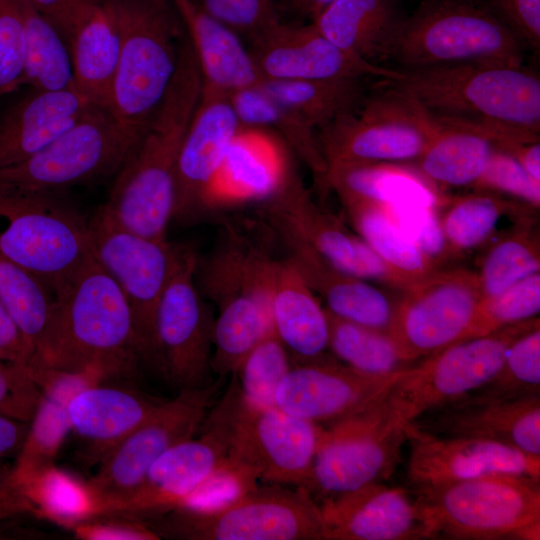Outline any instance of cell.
<instances>
[{
  "label": "cell",
  "mask_w": 540,
  "mask_h": 540,
  "mask_svg": "<svg viewBox=\"0 0 540 540\" xmlns=\"http://www.w3.org/2000/svg\"><path fill=\"white\" fill-rule=\"evenodd\" d=\"M326 311L329 349L343 364L371 375L395 373L416 365L403 357L389 332L348 321Z\"/></svg>",
  "instance_id": "cell-43"
},
{
  "label": "cell",
  "mask_w": 540,
  "mask_h": 540,
  "mask_svg": "<svg viewBox=\"0 0 540 540\" xmlns=\"http://www.w3.org/2000/svg\"><path fill=\"white\" fill-rule=\"evenodd\" d=\"M161 530L193 540H326L317 502L302 487L279 484L176 508Z\"/></svg>",
  "instance_id": "cell-7"
},
{
  "label": "cell",
  "mask_w": 540,
  "mask_h": 540,
  "mask_svg": "<svg viewBox=\"0 0 540 540\" xmlns=\"http://www.w3.org/2000/svg\"><path fill=\"white\" fill-rule=\"evenodd\" d=\"M268 294L274 334L289 354L297 361L325 356L329 348L327 311L286 258L274 259Z\"/></svg>",
  "instance_id": "cell-30"
},
{
  "label": "cell",
  "mask_w": 540,
  "mask_h": 540,
  "mask_svg": "<svg viewBox=\"0 0 540 540\" xmlns=\"http://www.w3.org/2000/svg\"><path fill=\"white\" fill-rule=\"evenodd\" d=\"M405 17L400 0H334L311 22L338 47L378 64L391 59Z\"/></svg>",
  "instance_id": "cell-32"
},
{
  "label": "cell",
  "mask_w": 540,
  "mask_h": 540,
  "mask_svg": "<svg viewBox=\"0 0 540 540\" xmlns=\"http://www.w3.org/2000/svg\"><path fill=\"white\" fill-rule=\"evenodd\" d=\"M539 272V231L534 217L513 224L499 236L488 248L476 273L483 297H490Z\"/></svg>",
  "instance_id": "cell-42"
},
{
  "label": "cell",
  "mask_w": 540,
  "mask_h": 540,
  "mask_svg": "<svg viewBox=\"0 0 540 540\" xmlns=\"http://www.w3.org/2000/svg\"><path fill=\"white\" fill-rule=\"evenodd\" d=\"M74 88L92 103L106 107L120 58L117 26L103 3H91L68 40Z\"/></svg>",
  "instance_id": "cell-33"
},
{
  "label": "cell",
  "mask_w": 540,
  "mask_h": 540,
  "mask_svg": "<svg viewBox=\"0 0 540 540\" xmlns=\"http://www.w3.org/2000/svg\"><path fill=\"white\" fill-rule=\"evenodd\" d=\"M199 7L240 38L254 42L280 22L274 0H195Z\"/></svg>",
  "instance_id": "cell-48"
},
{
  "label": "cell",
  "mask_w": 540,
  "mask_h": 540,
  "mask_svg": "<svg viewBox=\"0 0 540 540\" xmlns=\"http://www.w3.org/2000/svg\"><path fill=\"white\" fill-rule=\"evenodd\" d=\"M18 5L24 27L22 83L42 91L74 87L65 38L28 0H18Z\"/></svg>",
  "instance_id": "cell-39"
},
{
  "label": "cell",
  "mask_w": 540,
  "mask_h": 540,
  "mask_svg": "<svg viewBox=\"0 0 540 540\" xmlns=\"http://www.w3.org/2000/svg\"><path fill=\"white\" fill-rule=\"evenodd\" d=\"M0 254L56 297L92 254L88 220L55 193L0 191Z\"/></svg>",
  "instance_id": "cell-8"
},
{
  "label": "cell",
  "mask_w": 540,
  "mask_h": 540,
  "mask_svg": "<svg viewBox=\"0 0 540 540\" xmlns=\"http://www.w3.org/2000/svg\"><path fill=\"white\" fill-rule=\"evenodd\" d=\"M415 491L438 538L540 539V480L498 473Z\"/></svg>",
  "instance_id": "cell-9"
},
{
  "label": "cell",
  "mask_w": 540,
  "mask_h": 540,
  "mask_svg": "<svg viewBox=\"0 0 540 540\" xmlns=\"http://www.w3.org/2000/svg\"><path fill=\"white\" fill-rule=\"evenodd\" d=\"M91 253L131 308L143 361L155 365V317L173 271L178 245L120 226L100 206L88 220Z\"/></svg>",
  "instance_id": "cell-15"
},
{
  "label": "cell",
  "mask_w": 540,
  "mask_h": 540,
  "mask_svg": "<svg viewBox=\"0 0 540 540\" xmlns=\"http://www.w3.org/2000/svg\"><path fill=\"white\" fill-rule=\"evenodd\" d=\"M39 494L44 506L61 517H77L92 506L88 491L59 471H49L42 476Z\"/></svg>",
  "instance_id": "cell-52"
},
{
  "label": "cell",
  "mask_w": 540,
  "mask_h": 540,
  "mask_svg": "<svg viewBox=\"0 0 540 540\" xmlns=\"http://www.w3.org/2000/svg\"><path fill=\"white\" fill-rule=\"evenodd\" d=\"M471 394L486 400L540 395V326L517 338L497 373Z\"/></svg>",
  "instance_id": "cell-44"
},
{
  "label": "cell",
  "mask_w": 540,
  "mask_h": 540,
  "mask_svg": "<svg viewBox=\"0 0 540 540\" xmlns=\"http://www.w3.org/2000/svg\"><path fill=\"white\" fill-rule=\"evenodd\" d=\"M410 454L407 476L414 490L437 488L489 474L540 480V456L482 438L442 436L405 423Z\"/></svg>",
  "instance_id": "cell-21"
},
{
  "label": "cell",
  "mask_w": 540,
  "mask_h": 540,
  "mask_svg": "<svg viewBox=\"0 0 540 540\" xmlns=\"http://www.w3.org/2000/svg\"><path fill=\"white\" fill-rule=\"evenodd\" d=\"M42 398L28 368L0 363V414L30 422Z\"/></svg>",
  "instance_id": "cell-51"
},
{
  "label": "cell",
  "mask_w": 540,
  "mask_h": 540,
  "mask_svg": "<svg viewBox=\"0 0 540 540\" xmlns=\"http://www.w3.org/2000/svg\"><path fill=\"white\" fill-rule=\"evenodd\" d=\"M334 0H284L294 14L309 18L313 21Z\"/></svg>",
  "instance_id": "cell-58"
},
{
  "label": "cell",
  "mask_w": 540,
  "mask_h": 540,
  "mask_svg": "<svg viewBox=\"0 0 540 540\" xmlns=\"http://www.w3.org/2000/svg\"><path fill=\"white\" fill-rule=\"evenodd\" d=\"M525 43L540 46V0H480Z\"/></svg>",
  "instance_id": "cell-53"
},
{
  "label": "cell",
  "mask_w": 540,
  "mask_h": 540,
  "mask_svg": "<svg viewBox=\"0 0 540 540\" xmlns=\"http://www.w3.org/2000/svg\"><path fill=\"white\" fill-rule=\"evenodd\" d=\"M287 148L272 131L242 124L208 188L205 210L271 197L293 170Z\"/></svg>",
  "instance_id": "cell-26"
},
{
  "label": "cell",
  "mask_w": 540,
  "mask_h": 540,
  "mask_svg": "<svg viewBox=\"0 0 540 540\" xmlns=\"http://www.w3.org/2000/svg\"><path fill=\"white\" fill-rule=\"evenodd\" d=\"M406 440L405 422L385 396L365 410L324 427L302 488L319 503L384 482L394 473Z\"/></svg>",
  "instance_id": "cell-10"
},
{
  "label": "cell",
  "mask_w": 540,
  "mask_h": 540,
  "mask_svg": "<svg viewBox=\"0 0 540 540\" xmlns=\"http://www.w3.org/2000/svg\"><path fill=\"white\" fill-rule=\"evenodd\" d=\"M201 89V70L185 35L166 95L117 171L102 205L125 229L149 239L167 240L175 210L178 158Z\"/></svg>",
  "instance_id": "cell-1"
},
{
  "label": "cell",
  "mask_w": 540,
  "mask_h": 540,
  "mask_svg": "<svg viewBox=\"0 0 540 540\" xmlns=\"http://www.w3.org/2000/svg\"><path fill=\"white\" fill-rule=\"evenodd\" d=\"M341 200H367L385 205L416 203L440 209L448 199L424 177L392 163H370L330 169L326 192Z\"/></svg>",
  "instance_id": "cell-35"
},
{
  "label": "cell",
  "mask_w": 540,
  "mask_h": 540,
  "mask_svg": "<svg viewBox=\"0 0 540 540\" xmlns=\"http://www.w3.org/2000/svg\"><path fill=\"white\" fill-rule=\"evenodd\" d=\"M199 437L179 442L147 470L126 507L153 512L176 509L201 496L215 484L237 486L227 469V439L221 417L213 409Z\"/></svg>",
  "instance_id": "cell-20"
},
{
  "label": "cell",
  "mask_w": 540,
  "mask_h": 540,
  "mask_svg": "<svg viewBox=\"0 0 540 540\" xmlns=\"http://www.w3.org/2000/svg\"><path fill=\"white\" fill-rule=\"evenodd\" d=\"M525 48L480 0H425L405 17L391 59L403 69L467 62L522 66Z\"/></svg>",
  "instance_id": "cell-6"
},
{
  "label": "cell",
  "mask_w": 540,
  "mask_h": 540,
  "mask_svg": "<svg viewBox=\"0 0 540 540\" xmlns=\"http://www.w3.org/2000/svg\"><path fill=\"white\" fill-rule=\"evenodd\" d=\"M341 203L358 236L390 266L415 280L440 269L413 244L384 204L367 200Z\"/></svg>",
  "instance_id": "cell-40"
},
{
  "label": "cell",
  "mask_w": 540,
  "mask_h": 540,
  "mask_svg": "<svg viewBox=\"0 0 540 540\" xmlns=\"http://www.w3.org/2000/svg\"><path fill=\"white\" fill-rule=\"evenodd\" d=\"M139 138L94 106L43 149L0 169V191L55 193L116 174Z\"/></svg>",
  "instance_id": "cell-11"
},
{
  "label": "cell",
  "mask_w": 540,
  "mask_h": 540,
  "mask_svg": "<svg viewBox=\"0 0 540 540\" xmlns=\"http://www.w3.org/2000/svg\"><path fill=\"white\" fill-rule=\"evenodd\" d=\"M408 369L371 375L325 356L297 361L277 387L275 406L325 427L387 396Z\"/></svg>",
  "instance_id": "cell-19"
},
{
  "label": "cell",
  "mask_w": 540,
  "mask_h": 540,
  "mask_svg": "<svg viewBox=\"0 0 540 540\" xmlns=\"http://www.w3.org/2000/svg\"><path fill=\"white\" fill-rule=\"evenodd\" d=\"M439 128L436 115L394 87L369 96L356 114L317 130L327 171L334 168L417 160Z\"/></svg>",
  "instance_id": "cell-12"
},
{
  "label": "cell",
  "mask_w": 540,
  "mask_h": 540,
  "mask_svg": "<svg viewBox=\"0 0 540 540\" xmlns=\"http://www.w3.org/2000/svg\"><path fill=\"white\" fill-rule=\"evenodd\" d=\"M230 100L243 125L275 133L311 171L318 190L326 193L327 165L312 126L257 85L231 93Z\"/></svg>",
  "instance_id": "cell-36"
},
{
  "label": "cell",
  "mask_w": 540,
  "mask_h": 540,
  "mask_svg": "<svg viewBox=\"0 0 540 540\" xmlns=\"http://www.w3.org/2000/svg\"><path fill=\"white\" fill-rule=\"evenodd\" d=\"M31 359L22 333L0 301V362L28 368Z\"/></svg>",
  "instance_id": "cell-54"
},
{
  "label": "cell",
  "mask_w": 540,
  "mask_h": 540,
  "mask_svg": "<svg viewBox=\"0 0 540 540\" xmlns=\"http://www.w3.org/2000/svg\"><path fill=\"white\" fill-rule=\"evenodd\" d=\"M540 311V272L478 303L463 340L535 318ZM462 340V341H463Z\"/></svg>",
  "instance_id": "cell-45"
},
{
  "label": "cell",
  "mask_w": 540,
  "mask_h": 540,
  "mask_svg": "<svg viewBox=\"0 0 540 540\" xmlns=\"http://www.w3.org/2000/svg\"><path fill=\"white\" fill-rule=\"evenodd\" d=\"M286 250V259L310 289L337 317L389 332L395 302L367 280L324 258L291 231L272 226Z\"/></svg>",
  "instance_id": "cell-27"
},
{
  "label": "cell",
  "mask_w": 540,
  "mask_h": 540,
  "mask_svg": "<svg viewBox=\"0 0 540 540\" xmlns=\"http://www.w3.org/2000/svg\"><path fill=\"white\" fill-rule=\"evenodd\" d=\"M289 356L274 333L255 346L234 374L243 399L256 406H275L277 387L292 366Z\"/></svg>",
  "instance_id": "cell-46"
},
{
  "label": "cell",
  "mask_w": 540,
  "mask_h": 540,
  "mask_svg": "<svg viewBox=\"0 0 540 540\" xmlns=\"http://www.w3.org/2000/svg\"><path fill=\"white\" fill-rule=\"evenodd\" d=\"M385 206L401 230L438 268L457 257L443 233L438 208L416 203Z\"/></svg>",
  "instance_id": "cell-47"
},
{
  "label": "cell",
  "mask_w": 540,
  "mask_h": 540,
  "mask_svg": "<svg viewBox=\"0 0 540 540\" xmlns=\"http://www.w3.org/2000/svg\"><path fill=\"white\" fill-rule=\"evenodd\" d=\"M24 27L18 0H0V94L22 83Z\"/></svg>",
  "instance_id": "cell-50"
},
{
  "label": "cell",
  "mask_w": 540,
  "mask_h": 540,
  "mask_svg": "<svg viewBox=\"0 0 540 540\" xmlns=\"http://www.w3.org/2000/svg\"><path fill=\"white\" fill-rule=\"evenodd\" d=\"M195 52L202 83L228 94L260 80L248 49L232 30L202 10L195 0H172Z\"/></svg>",
  "instance_id": "cell-31"
},
{
  "label": "cell",
  "mask_w": 540,
  "mask_h": 540,
  "mask_svg": "<svg viewBox=\"0 0 540 540\" xmlns=\"http://www.w3.org/2000/svg\"><path fill=\"white\" fill-rule=\"evenodd\" d=\"M119 32L120 58L106 108L141 136L175 74L185 30L172 0H103Z\"/></svg>",
  "instance_id": "cell-3"
},
{
  "label": "cell",
  "mask_w": 540,
  "mask_h": 540,
  "mask_svg": "<svg viewBox=\"0 0 540 540\" xmlns=\"http://www.w3.org/2000/svg\"><path fill=\"white\" fill-rule=\"evenodd\" d=\"M436 117L439 128L416 160L419 171L443 187H473L496 149L493 141L470 120Z\"/></svg>",
  "instance_id": "cell-34"
},
{
  "label": "cell",
  "mask_w": 540,
  "mask_h": 540,
  "mask_svg": "<svg viewBox=\"0 0 540 540\" xmlns=\"http://www.w3.org/2000/svg\"><path fill=\"white\" fill-rule=\"evenodd\" d=\"M536 208L502 195L477 190L447 199L439 209V217L447 243L456 256L487 243L496 234L502 218L535 216Z\"/></svg>",
  "instance_id": "cell-38"
},
{
  "label": "cell",
  "mask_w": 540,
  "mask_h": 540,
  "mask_svg": "<svg viewBox=\"0 0 540 540\" xmlns=\"http://www.w3.org/2000/svg\"><path fill=\"white\" fill-rule=\"evenodd\" d=\"M215 407L227 439V469L243 487L266 484L302 487L311 470L324 426L276 406L253 405L240 394L236 376Z\"/></svg>",
  "instance_id": "cell-5"
},
{
  "label": "cell",
  "mask_w": 540,
  "mask_h": 540,
  "mask_svg": "<svg viewBox=\"0 0 540 540\" xmlns=\"http://www.w3.org/2000/svg\"><path fill=\"white\" fill-rule=\"evenodd\" d=\"M94 106L74 87L33 89L0 116V169L43 149Z\"/></svg>",
  "instance_id": "cell-28"
},
{
  "label": "cell",
  "mask_w": 540,
  "mask_h": 540,
  "mask_svg": "<svg viewBox=\"0 0 540 540\" xmlns=\"http://www.w3.org/2000/svg\"><path fill=\"white\" fill-rule=\"evenodd\" d=\"M249 52L261 80L382 77L395 82L403 74L343 50L312 22L280 21L252 42Z\"/></svg>",
  "instance_id": "cell-23"
},
{
  "label": "cell",
  "mask_w": 540,
  "mask_h": 540,
  "mask_svg": "<svg viewBox=\"0 0 540 540\" xmlns=\"http://www.w3.org/2000/svg\"><path fill=\"white\" fill-rule=\"evenodd\" d=\"M389 333L412 364L460 342L483 294L476 272L440 268L402 291Z\"/></svg>",
  "instance_id": "cell-17"
},
{
  "label": "cell",
  "mask_w": 540,
  "mask_h": 540,
  "mask_svg": "<svg viewBox=\"0 0 540 540\" xmlns=\"http://www.w3.org/2000/svg\"><path fill=\"white\" fill-rule=\"evenodd\" d=\"M79 1H80L81 3H83V4H90V3H93V2H95V1H97V0H79Z\"/></svg>",
  "instance_id": "cell-59"
},
{
  "label": "cell",
  "mask_w": 540,
  "mask_h": 540,
  "mask_svg": "<svg viewBox=\"0 0 540 540\" xmlns=\"http://www.w3.org/2000/svg\"><path fill=\"white\" fill-rule=\"evenodd\" d=\"M317 504L326 540L438 538L425 502L413 489L372 483Z\"/></svg>",
  "instance_id": "cell-22"
},
{
  "label": "cell",
  "mask_w": 540,
  "mask_h": 540,
  "mask_svg": "<svg viewBox=\"0 0 540 540\" xmlns=\"http://www.w3.org/2000/svg\"><path fill=\"white\" fill-rule=\"evenodd\" d=\"M538 326L535 317L451 344L409 368L386 399L405 423L453 403L488 382L512 343Z\"/></svg>",
  "instance_id": "cell-13"
},
{
  "label": "cell",
  "mask_w": 540,
  "mask_h": 540,
  "mask_svg": "<svg viewBox=\"0 0 540 540\" xmlns=\"http://www.w3.org/2000/svg\"><path fill=\"white\" fill-rule=\"evenodd\" d=\"M142 361L128 301L91 254L55 297L51 322L28 369L100 381L127 375Z\"/></svg>",
  "instance_id": "cell-2"
},
{
  "label": "cell",
  "mask_w": 540,
  "mask_h": 540,
  "mask_svg": "<svg viewBox=\"0 0 540 540\" xmlns=\"http://www.w3.org/2000/svg\"><path fill=\"white\" fill-rule=\"evenodd\" d=\"M221 379L164 400L142 424L100 461L88 493L97 504L124 506L152 463L173 445L195 436L202 427Z\"/></svg>",
  "instance_id": "cell-14"
},
{
  "label": "cell",
  "mask_w": 540,
  "mask_h": 540,
  "mask_svg": "<svg viewBox=\"0 0 540 540\" xmlns=\"http://www.w3.org/2000/svg\"><path fill=\"white\" fill-rule=\"evenodd\" d=\"M0 301L22 333L32 362L53 316L54 295L34 274L0 254Z\"/></svg>",
  "instance_id": "cell-41"
},
{
  "label": "cell",
  "mask_w": 540,
  "mask_h": 540,
  "mask_svg": "<svg viewBox=\"0 0 540 540\" xmlns=\"http://www.w3.org/2000/svg\"><path fill=\"white\" fill-rule=\"evenodd\" d=\"M473 188L507 195L533 208L540 206V181L510 155L495 149Z\"/></svg>",
  "instance_id": "cell-49"
},
{
  "label": "cell",
  "mask_w": 540,
  "mask_h": 540,
  "mask_svg": "<svg viewBox=\"0 0 540 540\" xmlns=\"http://www.w3.org/2000/svg\"><path fill=\"white\" fill-rule=\"evenodd\" d=\"M163 401L126 386L89 384L70 398L67 416L70 429L101 461Z\"/></svg>",
  "instance_id": "cell-29"
},
{
  "label": "cell",
  "mask_w": 540,
  "mask_h": 540,
  "mask_svg": "<svg viewBox=\"0 0 540 540\" xmlns=\"http://www.w3.org/2000/svg\"><path fill=\"white\" fill-rule=\"evenodd\" d=\"M0 363H2V362H0Z\"/></svg>",
  "instance_id": "cell-60"
},
{
  "label": "cell",
  "mask_w": 540,
  "mask_h": 540,
  "mask_svg": "<svg viewBox=\"0 0 540 540\" xmlns=\"http://www.w3.org/2000/svg\"><path fill=\"white\" fill-rule=\"evenodd\" d=\"M198 255L178 245L155 317V367L180 391L210 384L214 316L200 293Z\"/></svg>",
  "instance_id": "cell-16"
},
{
  "label": "cell",
  "mask_w": 540,
  "mask_h": 540,
  "mask_svg": "<svg viewBox=\"0 0 540 540\" xmlns=\"http://www.w3.org/2000/svg\"><path fill=\"white\" fill-rule=\"evenodd\" d=\"M29 429L28 422L0 414V458L19 455Z\"/></svg>",
  "instance_id": "cell-56"
},
{
  "label": "cell",
  "mask_w": 540,
  "mask_h": 540,
  "mask_svg": "<svg viewBox=\"0 0 540 540\" xmlns=\"http://www.w3.org/2000/svg\"><path fill=\"white\" fill-rule=\"evenodd\" d=\"M263 202L272 226L291 231L338 268L401 291L416 282L386 263L341 220L319 206L294 169L279 190Z\"/></svg>",
  "instance_id": "cell-18"
},
{
  "label": "cell",
  "mask_w": 540,
  "mask_h": 540,
  "mask_svg": "<svg viewBox=\"0 0 540 540\" xmlns=\"http://www.w3.org/2000/svg\"><path fill=\"white\" fill-rule=\"evenodd\" d=\"M241 125L230 94L202 83L178 158L173 219L189 222L205 211L208 188Z\"/></svg>",
  "instance_id": "cell-24"
},
{
  "label": "cell",
  "mask_w": 540,
  "mask_h": 540,
  "mask_svg": "<svg viewBox=\"0 0 540 540\" xmlns=\"http://www.w3.org/2000/svg\"><path fill=\"white\" fill-rule=\"evenodd\" d=\"M505 153L513 157L529 175L540 181V140L513 144Z\"/></svg>",
  "instance_id": "cell-57"
},
{
  "label": "cell",
  "mask_w": 540,
  "mask_h": 540,
  "mask_svg": "<svg viewBox=\"0 0 540 540\" xmlns=\"http://www.w3.org/2000/svg\"><path fill=\"white\" fill-rule=\"evenodd\" d=\"M401 70L392 86L435 115L540 132V79L523 66L467 62Z\"/></svg>",
  "instance_id": "cell-4"
},
{
  "label": "cell",
  "mask_w": 540,
  "mask_h": 540,
  "mask_svg": "<svg viewBox=\"0 0 540 540\" xmlns=\"http://www.w3.org/2000/svg\"><path fill=\"white\" fill-rule=\"evenodd\" d=\"M363 79H264L256 85L295 111L317 131L339 117L361 110L369 97Z\"/></svg>",
  "instance_id": "cell-37"
},
{
  "label": "cell",
  "mask_w": 540,
  "mask_h": 540,
  "mask_svg": "<svg viewBox=\"0 0 540 540\" xmlns=\"http://www.w3.org/2000/svg\"><path fill=\"white\" fill-rule=\"evenodd\" d=\"M408 423L431 434L482 438L540 456V395L486 400L469 394Z\"/></svg>",
  "instance_id": "cell-25"
},
{
  "label": "cell",
  "mask_w": 540,
  "mask_h": 540,
  "mask_svg": "<svg viewBox=\"0 0 540 540\" xmlns=\"http://www.w3.org/2000/svg\"><path fill=\"white\" fill-rule=\"evenodd\" d=\"M28 1L59 30L67 43L80 16L91 4H83L79 0Z\"/></svg>",
  "instance_id": "cell-55"
}]
</instances>
